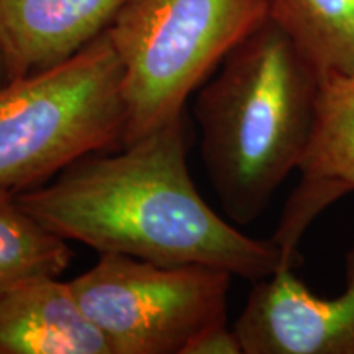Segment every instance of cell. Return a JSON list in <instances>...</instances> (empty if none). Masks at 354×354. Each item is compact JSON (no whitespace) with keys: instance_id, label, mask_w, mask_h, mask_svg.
I'll return each instance as SVG.
<instances>
[{"instance_id":"13","label":"cell","mask_w":354,"mask_h":354,"mask_svg":"<svg viewBox=\"0 0 354 354\" xmlns=\"http://www.w3.org/2000/svg\"><path fill=\"white\" fill-rule=\"evenodd\" d=\"M12 81V69H10V57H8L7 44L3 39L2 28H0V87L6 86Z\"/></svg>"},{"instance_id":"6","label":"cell","mask_w":354,"mask_h":354,"mask_svg":"<svg viewBox=\"0 0 354 354\" xmlns=\"http://www.w3.org/2000/svg\"><path fill=\"white\" fill-rule=\"evenodd\" d=\"M233 328L243 354H354V248L342 295L320 297L282 266L253 282Z\"/></svg>"},{"instance_id":"9","label":"cell","mask_w":354,"mask_h":354,"mask_svg":"<svg viewBox=\"0 0 354 354\" xmlns=\"http://www.w3.org/2000/svg\"><path fill=\"white\" fill-rule=\"evenodd\" d=\"M0 354H112L69 281L35 277L0 297Z\"/></svg>"},{"instance_id":"12","label":"cell","mask_w":354,"mask_h":354,"mask_svg":"<svg viewBox=\"0 0 354 354\" xmlns=\"http://www.w3.org/2000/svg\"><path fill=\"white\" fill-rule=\"evenodd\" d=\"M183 354H243V348L234 328H230L227 320H221L190 339Z\"/></svg>"},{"instance_id":"5","label":"cell","mask_w":354,"mask_h":354,"mask_svg":"<svg viewBox=\"0 0 354 354\" xmlns=\"http://www.w3.org/2000/svg\"><path fill=\"white\" fill-rule=\"evenodd\" d=\"M232 277L212 266L104 253L69 282L112 354H183L202 330L227 320Z\"/></svg>"},{"instance_id":"7","label":"cell","mask_w":354,"mask_h":354,"mask_svg":"<svg viewBox=\"0 0 354 354\" xmlns=\"http://www.w3.org/2000/svg\"><path fill=\"white\" fill-rule=\"evenodd\" d=\"M297 171L300 183L272 236L290 266L297 263L299 243L312 221L354 192V76L322 81L312 140Z\"/></svg>"},{"instance_id":"10","label":"cell","mask_w":354,"mask_h":354,"mask_svg":"<svg viewBox=\"0 0 354 354\" xmlns=\"http://www.w3.org/2000/svg\"><path fill=\"white\" fill-rule=\"evenodd\" d=\"M266 7L322 81L354 76V0H266Z\"/></svg>"},{"instance_id":"11","label":"cell","mask_w":354,"mask_h":354,"mask_svg":"<svg viewBox=\"0 0 354 354\" xmlns=\"http://www.w3.org/2000/svg\"><path fill=\"white\" fill-rule=\"evenodd\" d=\"M73 259L64 238L21 209L17 192L0 189V297L35 277H59Z\"/></svg>"},{"instance_id":"8","label":"cell","mask_w":354,"mask_h":354,"mask_svg":"<svg viewBox=\"0 0 354 354\" xmlns=\"http://www.w3.org/2000/svg\"><path fill=\"white\" fill-rule=\"evenodd\" d=\"M128 0H0L12 79L73 57L112 25Z\"/></svg>"},{"instance_id":"1","label":"cell","mask_w":354,"mask_h":354,"mask_svg":"<svg viewBox=\"0 0 354 354\" xmlns=\"http://www.w3.org/2000/svg\"><path fill=\"white\" fill-rule=\"evenodd\" d=\"M21 209L66 241L158 264H203L258 282L286 263L203 201L187 167L185 115L123 151L88 156L53 183L17 194Z\"/></svg>"},{"instance_id":"3","label":"cell","mask_w":354,"mask_h":354,"mask_svg":"<svg viewBox=\"0 0 354 354\" xmlns=\"http://www.w3.org/2000/svg\"><path fill=\"white\" fill-rule=\"evenodd\" d=\"M123 66L107 30L73 57L0 87V189L38 187L122 141Z\"/></svg>"},{"instance_id":"4","label":"cell","mask_w":354,"mask_h":354,"mask_svg":"<svg viewBox=\"0 0 354 354\" xmlns=\"http://www.w3.org/2000/svg\"><path fill=\"white\" fill-rule=\"evenodd\" d=\"M266 19V0H128L107 28L123 66L122 145L184 113L189 95Z\"/></svg>"},{"instance_id":"2","label":"cell","mask_w":354,"mask_h":354,"mask_svg":"<svg viewBox=\"0 0 354 354\" xmlns=\"http://www.w3.org/2000/svg\"><path fill=\"white\" fill-rule=\"evenodd\" d=\"M320 88L317 71L269 17L203 82L196 100L203 167L234 223L259 218L299 169Z\"/></svg>"}]
</instances>
